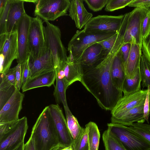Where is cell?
I'll list each match as a JSON object with an SVG mask.
<instances>
[{"mask_svg":"<svg viewBox=\"0 0 150 150\" xmlns=\"http://www.w3.org/2000/svg\"><path fill=\"white\" fill-rule=\"evenodd\" d=\"M29 58L25 62L21 64L22 85H24L31 77V72L29 66Z\"/></svg>","mask_w":150,"mask_h":150,"instance_id":"39","label":"cell"},{"mask_svg":"<svg viewBox=\"0 0 150 150\" xmlns=\"http://www.w3.org/2000/svg\"><path fill=\"white\" fill-rule=\"evenodd\" d=\"M50 113L57 131L59 144L63 148L71 146L73 139L67 125L62 110L58 104L48 106Z\"/></svg>","mask_w":150,"mask_h":150,"instance_id":"12","label":"cell"},{"mask_svg":"<svg viewBox=\"0 0 150 150\" xmlns=\"http://www.w3.org/2000/svg\"><path fill=\"white\" fill-rule=\"evenodd\" d=\"M63 148H64L62 147L59 144L58 146L52 148L51 150H61Z\"/></svg>","mask_w":150,"mask_h":150,"instance_id":"50","label":"cell"},{"mask_svg":"<svg viewBox=\"0 0 150 150\" xmlns=\"http://www.w3.org/2000/svg\"><path fill=\"white\" fill-rule=\"evenodd\" d=\"M0 110L14 94L16 89L15 85L12 84L4 74L0 73Z\"/></svg>","mask_w":150,"mask_h":150,"instance_id":"26","label":"cell"},{"mask_svg":"<svg viewBox=\"0 0 150 150\" xmlns=\"http://www.w3.org/2000/svg\"><path fill=\"white\" fill-rule=\"evenodd\" d=\"M144 104L136 107L111 123L127 126L134 123H144Z\"/></svg>","mask_w":150,"mask_h":150,"instance_id":"24","label":"cell"},{"mask_svg":"<svg viewBox=\"0 0 150 150\" xmlns=\"http://www.w3.org/2000/svg\"><path fill=\"white\" fill-rule=\"evenodd\" d=\"M110 74L114 85L117 89L122 90L125 73L119 51L113 60L111 69Z\"/></svg>","mask_w":150,"mask_h":150,"instance_id":"25","label":"cell"},{"mask_svg":"<svg viewBox=\"0 0 150 150\" xmlns=\"http://www.w3.org/2000/svg\"><path fill=\"white\" fill-rule=\"evenodd\" d=\"M17 121L0 123V138H2L11 130Z\"/></svg>","mask_w":150,"mask_h":150,"instance_id":"43","label":"cell"},{"mask_svg":"<svg viewBox=\"0 0 150 150\" xmlns=\"http://www.w3.org/2000/svg\"><path fill=\"white\" fill-rule=\"evenodd\" d=\"M15 70L16 78V89L20 91L22 85V76L21 64L18 63L14 67Z\"/></svg>","mask_w":150,"mask_h":150,"instance_id":"45","label":"cell"},{"mask_svg":"<svg viewBox=\"0 0 150 150\" xmlns=\"http://www.w3.org/2000/svg\"><path fill=\"white\" fill-rule=\"evenodd\" d=\"M45 22L46 46L51 52L56 69L59 66H64L68 60L67 51L61 40V32L59 27L49 21Z\"/></svg>","mask_w":150,"mask_h":150,"instance_id":"6","label":"cell"},{"mask_svg":"<svg viewBox=\"0 0 150 150\" xmlns=\"http://www.w3.org/2000/svg\"><path fill=\"white\" fill-rule=\"evenodd\" d=\"M118 36V32L116 33L112 36L98 42L104 49L107 51L110 50L116 42Z\"/></svg>","mask_w":150,"mask_h":150,"instance_id":"38","label":"cell"},{"mask_svg":"<svg viewBox=\"0 0 150 150\" xmlns=\"http://www.w3.org/2000/svg\"><path fill=\"white\" fill-rule=\"evenodd\" d=\"M61 150H74L71 146L63 148Z\"/></svg>","mask_w":150,"mask_h":150,"instance_id":"51","label":"cell"},{"mask_svg":"<svg viewBox=\"0 0 150 150\" xmlns=\"http://www.w3.org/2000/svg\"><path fill=\"white\" fill-rule=\"evenodd\" d=\"M83 0H70L69 16L75 22L76 27L80 30L93 17L92 13L85 8Z\"/></svg>","mask_w":150,"mask_h":150,"instance_id":"18","label":"cell"},{"mask_svg":"<svg viewBox=\"0 0 150 150\" xmlns=\"http://www.w3.org/2000/svg\"><path fill=\"white\" fill-rule=\"evenodd\" d=\"M71 146L74 150H89L87 131L85 127L82 128L78 137L73 140Z\"/></svg>","mask_w":150,"mask_h":150,"instance_id":"32","label":"cell"},{"mask_svg":"<svg viewBox=\"0 0 150 150\" xmlns=\"http://www.w3.org/2000/svg\"><path fill=\"white\" fill-rule=\"evenodd\" d=\"M139 69L142 87H150V63L143 54L140 58Z\"/></svg>","mask_w":150,"mask_h":150,"instance_id":"30","label":"cell"},{"mask_svg":"<svg viewBox=\"0 0 150 150\" xmlns=\"http://www.w3.org/2000/svg\"><path fill=\"white\" fill-rule=\"evenodd\" d=\"M85 127L87 131L89 150H98L100 134L97 125L91 121L85 125Z\"/></svg>","mask_w":150,"mask_h":150,"instance_id":"28","label":"cell"},{"mask_svg":"<svg viewBox=\"0 0 150 150\" xmlns=\"http://www.w3.org/2000/svg\"><path fill=\"white\" fill-rule=\"evenodd\" d=\"M107 129L127 150H150V142L127 126L110 123Z\"/></svg>","mask_w":150,"mask_h":150,"instance_id":"3","label":"cell"},{"mask_svg":"<svg viewBox=\"0 0 150 150\" xmlns=\"http://www.w3.org/2000/svg\"><path fill=\"white\" fill-rule=\"evenodd\" d=\"M147 89V92L144 104V117L145 120L149 123V117L150 115V87H148Z\"/></svg>","mask_w":150,"mask_h":150,"instance_id":"42","label":"cell"},{"mask_svg":"<svg viewBox=\"0 0 150 150\" xmlns=\"http://www.w3.org/2000/svg\"><path fill=\"white\" fill-rule=\"evenodd\" d=\"M23 1L24 2H32V3H34L35 4L38 1V0H23Z\"/></svg>","mask_w":150,"mask_h":150,"instance_id":"52","label":"cell"},{"mask_svg":"<svg viewBox=\"0 0 150 150\" xmlns=\"http://www.w3.org/2000/svg\"><path fill=\"white\" fill-rule=\"evenodd\" d=\"M116 33H91L82 30L77 31L69 41L68 50V57L80 62V58L84 51L95 43L104 40Z\"/></svg>","mask_w":150,"mask_h":150,"instance_id":"4","label":"cell"},{"mask_svg":"<svg viewBox=\"0 0 150 150\" xmlns=\"http://www.w3.org/2000/svg\"><path fill=\"white\" fill-rule=\"evenodd\" d=\"M122 45L117 38L100 62L83 69L80 82L96 98L100 107L105 110H112L123 97L122 91L113 84L110 74L113 60Z\"/></svg>","mask_w":150,"mask_h":150,"instance_id":"1","label":"cell"},{"mask_svg":"<svg viewBox=\"0 0 150 150\" xmlns=\"http://www.w3.org/2000/svg\"><path fill=\"white\" fill-rule=\"evenodd\" d=\"M124 15H98L92 17L84 27L83 30L91 33L118 32Z\"/></svg>","mask_w":150,"mask_h":150,"instance_id":"10","label":"cell"},{"mask_svg":"<svg viewBox=\"0 0 150 150\" xmlns=\"http://www.w3.org/2000/svg\"><path fill=\"white\" fill-rule=\"evenodd\" d=\"M142 9L141 28L143 40L150 33V7L147 9Z\"/></svg>","mask_w":150,"mask_h":150,"instance_id":"34","label":"cell"},{"mask_svg":"<svg viewBox=\"0 0 150 150\" xmlns=\"http://www.w3.org/2000/svg\"><path fill=\"white\" fill-rule=\"evenodd\" d=\"M143 9L135 8L131 12L124 15L118 32L123 37V45L135 43L142 48L141 20Z\"/></svg>","mask_w":150,"mask_h":150,"instance_id":"5","label":"cell"},{"mask_svg":"<svg viewBox=\"0 0 150 150\" xmlns=\"http://www.w3.org/2000/svg\"><path fill=\"white\" fill-rule=\"evenodd\" d=\"M44 27L40 18L32 17L28 37L29 60L38 58L46 47Z\"/></svg>","mask_w":150,"mask_h":150,"instance_id":"8","label":"cell"},{"mask_svg":"<svg viewBox=\"0 0 150 150\" xmlns=\"http://www.w3.org/2000/svg\"><path fill=\"white\" fill-rule=\"evenodd\" d=\"M68 128L74 140L79 134L82 127L80 126L77 118L72 114L70 109L65 111Z\"/></svg>","mask_w":150,"mask_h":150,"instance_id":"31","label":"cell"},{"mask_svg":"<svg viewBox=\"0 0 150 150\" xmlns=\"http://www.w3.org/2000/svg\"><path fill=\"white\" fill-rule=\"evenodd\" d=\"M4 74L7 80L12 84L16 86V81L15 67L10 68Z\"/></svg>","mask_w":150,"mask_h":150,"instance_id":"46","label":"cell"},{"mask_svg":"<svg viewBox=\"0 0 150 150\" xmlns=\"http://www.w3.org/2000/svg\"><path fill=\"white\" fill-rule=\"evenodd\" d=\"M11 2L12 0H8L4 10L0 14V35L7 33L6 23Z\"/></svg>","mask_w":150,"mask_h":150,"instance_id":"36","label":"cell"},{"mask_svg":"<svg viewBox=\"0 0 150 150\" xmlns=\"http://www.w3.org/2000/svg\"><path fill=\"white\" fill-rule=\"evenodd\" d=\"M18 57L16 31L0 35V73L4 74L9 69Z\"/></svg>","mask_w":150,"mask_h":150,"instance_id":"9","label":"cell"},{"mask_svg":"<svg viewBox=\"0 0 150 150\" xmlns=\"http://www.w3.org/2000/svg\"><path fill=\"white\" fill-rule=\"evenodd\" d=\"M28 128L26 117L19 119L11 130L0 138V150H13L24 142Z\"/></svg>","mask_w":150,"mask_h":150,"instance_id":"11","label":"cell"},{"mask_svg":"<svg viewBox=\"0 0 150 150\" xmlns=\"http://www.w3.org/2000/svg\"><path fill=\"white\" fill-rule=\"evenodd\" d=\"M56 77L55 69L30 78L22 86V92L41 87H50L54 84Z\"/></svg>","mask_w":150,"mask_h":150,"instance_id":"20","label":"cell"},{"mask_svg":"<svg viewBox=\"0 0 150 150\" xmlns=\"http://www.w3.org/2000/svg\"><path fill=\"white\" fill-rule=\"evenodd\" d=\"M147 91V88L127 95L123 96L111 111V122L131 109L144 104Z\"/></svg>","mask_w":150,"mask_h":150,"instance_id":"13","label":"cell"},{"mask_svg":"<svg viewBox=\"0 0 150 150\" xmlns=\"http://www.w3.org/2000/svg\"><path fill=\"white\" fill-rule=\"evenodd\" d=\"M29 64L31 72V78L56 69L53 56L46 47L38 58L29 60Z\"/></svg>","mask_w":150,"mask_h":150,"instance_id":"16","label":"cell"},{"mask_svg":"<svg viewBox=\"0 0 150 150\" xmlns=\"http://www.w3.org/2000/svg\"><path fill=\"white\" fill-rule=\"evenodd\" d=\"M141 77L139 68L132 78L126 76L122 85V90L124 96L127 95L141 90Z\"/></svg>","mask_w":150,"mask_h":150,"instance_id":"27","label":"cell"},{"mask_svg":"<svg viewBox=\"0 0 150 150\" xmlns=\"http://www.w3.org/2000/svg\"><path fill=\"white\" fill-rule=\"evenodd\" d=\"M24 145V142L21 144L19 146L13 150H23Z\"/></svg>","mask_w":150,"mask_h":150,"instance_id":"49","label":"cell"},{"mask_svg":"<svg viewBox=\"0 0 150 150\" xmlns=\"http://www.w3.org/2000/svg\"><path fill=\"white\" fill-rule=\"evenodd\" d=\"M7 1L8 0H0V14L4 10Z\"/></svg>","mask_w":150,"mask_h":150,"instance_id":"48","label":"cell"},{"mask_svg":"<svg viewBox=\"0 0 150 150\" xmlns=\"http://www.w3.org/2000/svg\"><path fill=\"white\" fill-rule=\"evenodd\" d=\"M142 50L143 55L150 63V33L142 40Z\"/></svg>","mask_w":150,"mask_h":150,"instance_id":"41","label":"cell"},{"mask_svg":"<svg viewBox=\"0 0 150 150\" xmlns=\"http://www.w3.org/2000/svg\"><path fill=\"white\" fill-rule=\"evenodd\" d=\"M132 130L139 134L150 142V125L136 122L129 126Z\"/></svg>","mask_w":150,"mask_h":150,"instance_id":"33","label":"cell"},{"mask_svg":"<svg viewBox=\"0 0 150 150\" xmlns=\"http://www.w3.org/2000/svg\"><path fill=\"white\" fill-rule=\"evenodd\" d=\"M31 136L34 138L37 150H51L59 144L48 106L39 116L32 128Z\"/></svg>","mask_w":150,"mask_h":150,"instance_id":"2","label":"cell"},{"mask_svg":"<svg viewBox=\"0 0 150 150\" xmlns=\"http://www.w3.org/2000/svg\"><path fill=\"white\" fill-rule=\"evenodd\" d=\"M69 0H39L36 4L34 15L45 22L54 21L67 15Z\"/></svg>","mask_w":150,"mask_h":150,"instance_id":"7","label":"cell"},{"mask_svg":"<svg viewBox=\"0 0 150 150\" xmlns=\"http://www.w3.org/2000/svg\"><path fill=\"white\" fill-rule=\"evenodd\" d=\"M64 66L58 67L56 69V83L53 94L57 104H62L64 110H69L68 106L66 95L67 88L66 86L64 71Z\"/></svg>","mask_w":150,"mask_h":150,"instance_id":"22","label":"cell"},{"mask_svg":"<svg viewBox=\"0 0 150 150\" xmlns=\"http://www.w3.org/2000/svg\"><path fill=\"white\" fill-rule=\"evenodd\" d=\"M108 52L104 49L98 42L90 46L84 51L80 59L83 69L93 67L98 65Z\"/></svg>","mask_w":150,"mask_h":150,"instance_id":"17","label":"cell"},{"mask_svg":"<svg viewBox=\"0 0 150 150\" xmlns=\"http://www.w3.org/2000/svg\"><path fill=\"white\" fill-rule=\"evenodd\" d=\"M23 150H37L33 137L30 136L29 140L24 144Z\"/></svg>","mask_w":150,"mask_h":150,"instance_id":"47","label":"cell"},{"mask_svg":"<svg viewBox=\"0 0 150 150\" xmlns=\"http://www.w3.org/2000/svg\"><path fill=\"white\" fill-rule=\"evenodd\" d=\"M31 18L26 13L19 21L17 27L18 57L16 60L21 64L29 58L28 37Z\"/></svg>","mask_w":150,"mask_h":150,"instance_id":"14","label":"cell"},{"mask_svg":"<svg viewBox=\"0 0 150 150\" xmlns=\"http://www.w3.org/2000/svg\"><path fill=\"white\" fill-rule=\"evenodd\" d=\"M24 94L16 89L11 98L0 110V123L18 120L22 109Z\"/></svg>","mask_w":150,"mask_h":150,"instance_id":"15","label":"cell"},{"mask_svg":"<svg viewBox=\"0 0 150 150\" xmlns=\"http://www.w3.org/2000/svg\"><path fill=\"white\" fill-rule=\"evenodd\" d=\"M88 8L94 12L101 10L106 6L108 0H84Z\"/></svg>","mask_w":150,"mask_h":150,"instance_id":"37","label":"cell"},{"mask_svg":"<svg viewBox=\"0 0 150 150\" xmlns=\"http://www.w3.org/2000/svg\"><path fill=\"white\" fill-rule=\"evenodd\" d=\"M128 6L147 9L150 7V0H133Z\"/></svg>","mask_w":150,"mask_h":150,"instance_id":"44","label":"cell"},{"mask_svg":"<svg viewBox=\"0 0 150 150\" xmlns=\"http://www.w3.org/2000/svg\"><path fill=\"white\" fill-rule=\"evenodd\" d=\"M102 138L105 150H127L121 142L108 129L103 132Z\"/></svg>","mask_w":150,"mask_h":150,"instance_id":"29","label":"cell"},{"mask_svg":"<svg viewBox=\"0 0 150 150\" xmlns=\"http://www.w3.org/2000/svg\"><path fill=\"white\" fill-rule=\"evenodd\" d=\"M23 0H12L6 23L7 33L16 31L18 23L25 14Z\"/></svg>","mask_w":150,"mask_h":150,"instance_id":"19","label":"cell"},{"mask_svg":"<svg viewBox=\"0 0 150 150\" xmlns=\"http://www.w3.org/2000/svg\"></svg>","mask_w":150,"mask_h":150,"instance_id":"53","label":"cell"},{"mask_svg":"<svg viewBox=\"0 0 150 150\" xmlns=\"http://www.w3.org/2000/svg\"><path fill=\"white\" fill-rule=\"evenodd\" d=\"M66 86L68 87L76 81L81 82L83 69L80 62L68 57V60L64 68Z\"/></svg>","mask_w":150,"mask_h":150,"instance_id":"21","label":"cell"},{"mask_svg":"<svg viewBox=\"0 0 150 150\" xmlns=\"http://www.w3.org/2000/svg\"><path fill=\"white\" fill-rule=\"evenodd\" d=\"M131 46V43H125L122 45L119 51L125 69L130 53Z\"/></svg>","mask_w":150,"mask_h":150,"instance_id":"40","label":"cell"},{"mask_svg":"<svg viewBox=\"0 0 150 150\" xmlns=\"http://www.w3.org/2000/svg\"><path fill=\"white\" fill-rule=\"evenodd\" d=\"M142 48L140 46L132 43L130 53L125 69V76L132 78L139 68L140 60L142 55Z\"/></svg>","mask_w":150,"mask_h":150,"instance_id":"23","label":"cell"},{"mask_svg":"<svg viewBox=\"0 0 150 150\" xmlns=\"http://www.w3.org/2000/svg\"><path fill=\"white\" fill-rule=\"evenodd\" d=\"M133 0H108L105 10L112 12L128 6Z\"/></svg>","mask_w":150,"mask_h":150,"instance_id":"35","label":"cell"}]
</instances>
